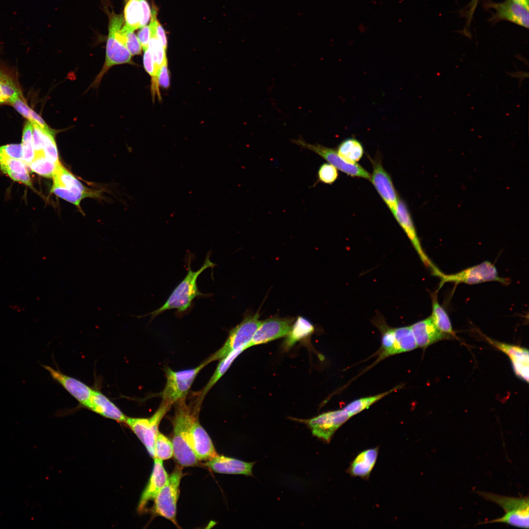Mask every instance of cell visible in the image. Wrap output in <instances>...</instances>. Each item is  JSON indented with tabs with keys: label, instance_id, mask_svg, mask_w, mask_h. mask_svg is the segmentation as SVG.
Instances as JSON below:
<instances>
[{
	"label": "cell",
	"instance_id": "cell-25",
	"mask_svg": "<svg viewBox=\"0 0 529 529\" xmlns=\"http://www.w3.org/2000/svg\"><path fill=\"white\" fill-rule=\"evenodd\" d=\"M26 164L22 160L0 158V170L14 181L31 187Z\"/></svg>",
	"mask_w": 529,
	"mask_h": 529
},
{
	"label": "cell",
	"instance_id": "cell-3",
	"mask_svg": "<svg viewBox=\"0 0 529 529\" xmlns=\"http://www.w3.org/2000/svg\"><path fill=\"white\" fill-rule=\"evenodd\" d=\"M485 500L501 507L505 511L504 516L480 524L505 523L513 527L529 528V497H512L486 492H478Z\"/></svg>",
	"mask_w": 529,
	"mask_h": 529
},
{
	"label": "cell",
	"instance_id": "cell-34",
	"mask_svg": "<svg viewBox=\"0 0 529 529\" xmlns=\"http://www.w3.org/2000/svg\"><path fill=\"white\" fill-rule=\"evenodd\" d=\"M395 389L396 388H394L388 391L374 396L363 397L354 400L346 405L343 409L345 411L350 417H352L362 411L364 409L368 408L371 405L389 394Z\"/></svg>",
	"mask_w": 529,
	"mask_h": 529
},
{
	"label": "cell",
	"instance_id": "cell-45",
	"mask_svg": "<svg viewBox=\"0 0 529 529\" xmlns=\"http://www.w3.org/2000/svg\"><path fill=\"white\" fill-rule=\"evenodd\" d=\"M12 106L23 117L30 121L31 120L30 110V108L20 97V96H16L9 101Z\"/></svg>",
	"mask_w": 529,
	"mask_h": 529
},
{
	"label": "cell",
	"instance_id": "cell-18",
	"mask_svg": "<svg viewBox=\"0 0 529 529\" xmlns=\"http://www.w3.org/2000/svg\"><path fill=\"white\" fill-rule=\"evenodd\" d=\"M495 348L505 353L511 361L514 372L521 380L529 382V350L522 347L497 341L485 337Z\"/></svg>",
	"mask_w": 529,
	"mask_h": 529
},
{
	"label": "cell",
	"instance_id": "cell-2",
	"mask_svg": "<svg viewBox=\"0 0 529 529\" xmlns=\"http://www.w3.org/2000/svg\"><path fill=\"white\" fill-rule=\"evenodd\" d=\"M174 404L175 413L172 420L174 457L183 467L196 466L199 461L190 448L188 439L190 428L199 415L200 408L196 406L192 409L186 404L185 400Z\"/></svg>",
	"mask_w": 529,
	"mask_h": 529
},
{
	"label": "cell",
	"instance_id": "cell-11",
	"mask_svg": "<svg viewBox=\"0 0 529 529\" xmlns=\"http://www.w3.org/2000/svg\"><path fill=\"white\" fill-rule=\"evenodd\" d=\"M292 142L295 144L316 153L334 166L337 169L351 177L362 178L370 180V173L362 166L357 163H349L340 157L335 149L322 145L311 144L302 138L294 139Z\"/></svg>",
	"mask_w": 529,
	"mask_h": 529
},
{
	"label": "cell",
	"instance_id": "cell-31",
	"mask_svg": "<svg viewBox=\"0 0 529 529\" xmlns=\"http://www.w3.org/2000/svg\"><path fill=\"white\" fill-rule=\"evenodd\" d=\"M396 354L413 350L418 347L410 326L394 328Z\"/></svg>",
	"mask_w": 529,
	"mask_h": 529
},
{
	"label": "cell",
	"instance_id": "cell-8",
	"mask_svg": "<svg viewBox=\"0 0 529 529\" xmlns=\"http://www.w3.org/2000/svg\"><path fill=\"white\" fill-rule=\"evenodd\" d=\"M171 405L161 402L155 412L147 418L127 417L126 424L145 446L150 456L155 458V441L161 420L169 410Z\"/></svg>",
	"mask_w": 529,
	"mask_h": 529
},
{
	"label": "cell",
	"instance_id": "cell-20",
	"mask_svg": "<svg viewBox=\"0 0 529 529\" xmlns=\"http://www.w3.org/2000/svg\"><path fill=\"white\" fill-rule=\"evenodd\" d=\"M42 366L49 372L53 380L60 384L80 404L86 407L93 389L81 381L65 375L58 369L46 365Z\"/></svg>",
	"mask_w": 529,
	"mask_h": 529
},
{
	"label": "cell",
	"instance_id": "cell-19",
	"mask_svg": "<svg viewBox=\"0 0 529 529\" xmlns=\"http://www.w3.org/2000/svg\"><path fill=\"white\" fill-rule=\"evenodd\" d=\"M168 475L165 469L163 460L154 458V464L148 481L143 491L138 506L139 513L144 512L148 503L154 500L166 483Z\"/></svg>",
	"mask_w": 529,
	"mask_h": 529
},
{
	"label": "cell",
	"instance_id": "cell-40",
	"mask_svg": "<svg viewBox=\"0 0 529 529\" xmlns=\"http://www.w3.org/2000/svg\"><path fill=\"white\" fill-rule=\"evenodd\" d=\"M120 31L124 37V46L131 55L140 54L142 48L139 40L134 33V31L127 28L124 24Z\"/></svg>",
	"mask_w": 529,
	"mask_h": 529
},
{
	"label": "cell",
	"instance_id": "cell-14",
	"mask_svg": "<svg viewBox=\"0 0 529 529\" xmlns=\"http://www.w3.org/2000/svg\"><path fill=\"white\" fill-rule=\"evenodd\" d=\"M293 320L292 318L271 317L262 321L245 349L287 336Z\"/></svg>",
	"mask_w": 529,
	"mask_h": 529
},
{
	"label": "cell",
	"instance_id": "cell-9",
	"mask_svg": "<svg viewBox=\"0 0 529 529\" xmlns=\"http://www.w3.org/2000/svg\"><path fill=\"white\" fill-rule=\"evenodd\" d=\"M439 278V288L449 282L470 285L489 281H498L505 285L509 283L508 279L499 276L495 265L488 261H484L456 273L445 274L443 273Z\"/></svg>",
	"mask_w": 529,
	"mask_h": 529
},
{
	"label": "cell",
	"instance_id": "cell-22",
	"mask_svg": "<svg viewBox=\"0 0 529 529\" xmlns=\"http://www.w3.org/2000/svg\"><path fill=\"white\" fill-rule=\"evenodd\" d=\"M418 347L426 348L450 337L442 333L435 325L431 316L410 326Z\"/></svg>",
	"mask_w": 529,
	"mask_h": 529
},
{
	"label": "cell",
	"instance_id": "cell-37",
	"mask_svg": "<svg viewBox=\"0 0 529 529\" xmlns=\"http://www.w3.org/2000/svg\"><path fill=\"white\" fill-rule=\"evenodd\" d=\"M154 449L155 458L159 459L167 460L173 456L172 441L160 432H158L155 439Z\"/></svg>",
	"mask_w": 529,
	"mask_h": 529
},
{
	"label": "cell",
	"instance_id": "cell-13",
	"mask_svg": "<svg viewBox=\"0 0 529 529\" xmlns=\"http://www.w3.org/2000/svg\"><path fill=\"white\" fill-rule=\"evenodd\" d=\"M371 162L373 169L370 180L393 215L399 197L392 179L384 168L379 157L371 159Z\"/></svg>",
	"mask_w": 529,
	"mask_h": 529
},
{
	"label": "cell",
	"instance_id": "cell-35",
	"mask_svg": "<svg viewBox=\"0 0 529 529\" xmlns=\"http://www.w3.org/2000/svg\"><path fill=\"white\" fill-rule=\"evenodd\" d=\"M33 125L27 120L24 126L22 146L23 148V160L27 165L32 161L34 158V152L32 144Z\"/></svg>",
	"mask_w": 529,
	"mask_h": 529
},
{
	"label": "cell",
	"instance_id": "cell-27",
	"mask_svg": "<svg viewBox=\"0 0 529 529\" xmlns=\"http://www.w3.org/2000/svg\"><path fill=\"white\" fill-rule=\"evenodd\" d=\"M245 349V346H241L233 350L227 356L220 360L215 371L208 383L202 390L198 400V404L200 405L205 396L217 383L221 377L225 373L234 361Z\"/></svg>",
	"mask_w": 529,
	"mask_h": 529
},
{
	"label": "cell",
	"instance_id": "cell-7",
	"mask_svg": "<svg viewBox=\"0 0 529 529\" xmlns=\"http://www.w3.org/2000/svg\"><path fill=\"white\" fill-rule=\"evenodd\" d=\"M262 322L259 320L258 313L246 315L239 324L230 331L222 346L206 360L209 363L220 360L239 347L246 346Z\"/></svg>",
	"mask_w": 529,
	"mask_h": 529
},
{
	"label": "cell",
	"instance_id": "cell-44",
	"mask_svg": "<svg viewBox=\"0 0 529 529\" xmlns=\"http://www.w3.org/2000/svg\"><path fill=\"white\" fill-rule=\"evenodd\" d=\"M33 125L32 144L34 152V157L45 155L44 144L41 131L38 125L31 122Z\"/></svg>",
	"mask_w": 529,
	"mask_h": 529
},
{
	"label": "cell",
	"instance_id": "cell-10",
	"mask_svg": "<svg viewBox=\"0 0 529 529\" xmlns=\"http://www.w3.org/2000/svg\"><path fill=\"white\" fill-rule=\"evenodd\" d=\"M350 417L342 409L324 412L308 419H292L306 424L313 436L329 443L337 430Z\"/></svg>",
	"mask_w": 529,
	"mask_h": 529
},
{
	"label": "cell",
	"instance_id": "cell-28",
	"mask_svg": "<svg viewBox=\"0 0 529 529\" xmlns=\"http://www.w3.org/2000/svg\"><path fill=\"white\" fill-rule=\"evenodd\" d=\"M432 313L431 316L435 325L442 333L456 337L447 313L438 302L436 293L432 294Z\"/></svg>",
	"mask_w": 529,
	"mask_h": 529
},
{
	"label": "cell",
	"instance_id": "cell-4",
	"mask_svg": "<svg viewBox=\"0 0 529 529\" xmlns=\"http://www.w3.org/2000/svg\"><path fill=\"white\" fill-rule=\"evenodd\" d=\"M52 178L51 192L78 208H80V202L83 199L100 196V192L87 188L61 163Z\"/></svg>",
	"mask_w": 529,
	"mask_h": 529
},
{
	"label": "cell",
	"instance_id": "cell-48",
	"mask_svg": "<svg viewBox=\"0 0 529 529\" xmlns=\"http://www.w3.org/2000/svg\"><path fill=\"white\" fill-rule=\"evenodd\" d=\"M142 8V19L140 28L147 25L151 18V10L146 0H139Z\"/></svg>",
	"mask_w": 529,
	"mask_h": 529
},
{
	"label": "cell",
	"instance_id": "cell-36",
	"mask_svg": "<svg viewBox=\"0 0 529 529\" xmlns=\"http://www.w3.org/2000/svg\"><path fill=\"white\" fill-rule=\"evenodd\" d=\"M151 36L148 44V49L150 51L157 71L163 65L168 63V59L165 50L160 41L155 36L154 30L151 24H149Z\"/></svg>",
	"mask_w": 529,
	"mask_h": 529
},
{
	"label": "cell",
	"instance_id": "cell-47",
	"mask_svg": "<svg viewBox=\"0 0 529 529\" xmlns=\"http://www.w3.org/2000/svg\"><path fill=\"white\" fill-rule=\"evenodd\" d=\"M157 81L159 86L168 88L169 86V76L168 63L161 66L157 72Z\"/></svg>",
	"mask_w": 529,
	"mask_h": 529
},
{
	"label": "cell",
	"instance_id": "cell-39",
	"mask_svg": "<svg viewBox=\"0 0 529 529\" xmlns=\"http://www.w3.org/2000/svg\"><path fill=\"white\" fill-rule=\"evenodd\" d=\"M143 64L145 71L150 75L152 78V91L153 94L157 93L159 98L160 97V94L159 89V85L157 81V72L154 62L151 53L148 49L144 51L143 56Z\"/></svg>",
	"mask_w": 529,
	"mask_h": 529
},
{
	"label": "cell",
	"instance_id": "cell-50",
	"mask_svg": "<svg viewBox=\"0 0 529 529\" xmlns=\"http://www.w3.org/2000/svg\"><path fill=\"white\" fill-rule=\"evenodd\" d=\"M478 2V0H472L469 4V9L467 10V12L468 23L470 22Z\"/></svg>",
	"mask_w": 529,
	"mask_h": 529
},
{
	"label": "cell",
	"instance_id": "cell-46",
	"mask_svg": "<svg viewBox=\"0 0 529 529\" xmlns=\"http://www.w3.org/2000/svg\"><path fill=\"white\" fill-rule=\"evenodd\" d=\"M138 33V38L144 51L148 48V44L151 36L149 25H146L140 28Z\"/></svg>",
	"mask_w": 529,
	"mask_h": 529
},
{
	"label": "cell",
	"instance_id": "cell-26",
	"mask_svg": "<svg viewBox=\"0 0 529 529\" xmlns=\"http://www.w3.org/2000/svg\"><path fill=\"white\" fill-rule=\"evenodd\" d=\"M314 330V326L309 320L303 316H298L287 335L283 343L284 349L289 350L297 342L309 337Z\"/></svg>",
	"mask_w": 529,
	"mask_h": 529
},
{
	"label": "cell",
	"instance_id": "cell-12",
	"mask_svg": "<svg viewBox=\"0 0 529 529\" xmlns=\"http://www.w3.org/2000/svg\"><path fill=\"white\" fill-rule=\"evenodd\" d=\"M393 216L407 235L423 263L431 270L433 274L439 277L443 272L433 264L424 251L407 206L400 197Z\"/></svg>",
	"mask_w": 529,
	"mask_h": 529
},
{
	"label": "cell",
	"instance_id": "cell-17",
	"mask_svg": "<svg viewBox=\"0 0 529 529\" xmlns=\"http://www.w3.org/2000/svg\"><path fill=\"white\" fill-rule=\"evenodd\" d=\"M188 443L199 461H208L218 455L211 438L200 424L198 416L190 428Z\"/></svg>",
	"mask_w": 529,
	"mask_h": 529
},
{
	"label": "cell",
	"instance_id": "cell-41",
	"mask_svg": "<svg viewBox=\"0 0 529 529\" xmlns=\"http://www.w3.org/2000/svg\"><path fill=\"white\" fill-rule=\"evenodd\" d=\"M0 90L8 102L11 99L19 96L20 91L15 83L8 75L0 71Z\"/></svg>",
	"mask_w": 529,
	"mask_h": 529
},
{
	"label": "cell",
	"instance_id": "cell-16",
	"mask_svg": "<svg viewBox=\"0 0 529 529\" xmlns=\"http://www.w3.org/2000/svg\"><path fill=\"white\" fill-rule=\"evenodd\" d=\"M131 57L132 55L128 49L116 38L113 31L108 28L105 61L102 70L93 83L92 86H97L104 74L112 66L131 63Z\"/></svg>",
	"mask_w": 529,
	"mask_h": 529
},
{
	"label": "cell",
	"instance_id": "cell-23",
	"mask_svg": "<svg viewBox=\"0 0 529 529\" xmlns=\"http://www.w3.org/2000/svg\"><path fill=\"white\" fill-rule=\"evenodd\" d=\"M85 407L101 416L118 422H125L127 418L115 404L98 391H93Z\"/></svg>",
	"mask_w": 529,
	"mask_h": 529
},
{
	"label": "cell",
	"instance_id": "cell-5",
	"mask_svg": "<svg viewBox=\"0 0 529 529\" xmlns=\"http://www.w3.org/2000/svg\"><path fill=\"white\" fill-rule=\"evenodd\" d=\"M183 467L176 466L168 481L154 500L153 515L161 516L180 528L176 520L177 503L180 494V484L183 476Z\"/></svg>",
	"mask_w": 529,
	"mask_h": 529
},
{
	"label": "cell",
	"instance_id": "cell-38",
	"mask_svg": "<svg viewBox=\"0 0 529 529\" xmlns=\"http://www.w3.org/2000/svg\"><path fill=\"white\" fill-rule=\"evenodd\" d=\"M39 128L42 137L46 157L54 163H59L58 150L54 139V131L51 129L47 130L42 129L39 127Z\"/></svg>",
	"mask_w": 529,
	"mask_h": 529
},
{
	"label": "cell",
	"instance_id": "cell-42",
	"mask_svg": "<svg viewBox=\"0 0 529 529\" xmlns=\"http://www.w3.org/2000/svg\"><path fill=\"white\" fill-rule=\"evenodd\" d=\"M337 169L329 163L322 164L317 172L318 181L326 184H332L337 179Z\"/></svg>",
	"mask_w": 529,
	"mask_h": 529
},
{
	"label": "cell",
	"instance_id": "cell-15",
	"mask_svg": "<svg viewBox=\"0 0 529 529\" xmlns=\"http://www.w3.org/2000/svg\"><path fill=\"white\" fill-rule=\"evenodd\" d=\"M485 6L494 9L495 13L491 18L494 23L505 20L527 28L529 27V10L519 3L511 0L500 3L489 0L485 3Z\"/></svg>",
	"mask_w": 529,
	"mask_h": 529
},
{
	"label": "cell",
	"instance_id": "cell-52",
	"mask_svg": "<svg viewBox=\"0 0 529 529\" xmlns=\"http://www.w3.org/2000/svg\"><path fill=\"white\" fill-rule=\"evenodd\" d=\"M8 102L7 98L3 96L0 90V103Z\"/></svg>",
	"mask_w": 529,
	"mask_h": 529
},
{
	"label": "cell",
	"instance_id": "cell-30",
	"mask_svg": "<svg viewBox=\"0 0 529 529\" xmlns=\"http://www.w3.org/2000/svg\"><path fill=\"white\" fill-rule=\"evenodd\" d=\"M376 325L382 333V344L380 353L378 360H382L386 357L396 354L395 339L394 328L388 326L380 318Z\"/></svg>",
	"mask_w": 529,
	"mask_h": 529
},
{
	"label": "cell",
	"instance_id": "cell-1",
	"mask_svg": "<svg viewBox=\"0 0 529 529\" xmlns=\"http://www.w3.org/2000/svg\"><path fill=\"white\" fill-rule=\"evenodd\" d=\"M191 259L188 265V271L185 277L176 287L165 303L160 308L147 314L142 316L151 315V320L162 314L164 312L171 309L176 310L177 316H181L188 313L192 308V303L197 297L207 296L209 294L201 292L198 289L197 280L200 274L208 268H213L216 264L210 259L207 254L201 267L196 271H193L191 267Z\"/></svg>",
	"mask_w": 529,
	"mask_h": 529
},
{
	"label": "cell",
	"instance_id": "cell-51",
	"mask_svg": "<svg viewBox=\"0 0 529 529\" xmlns=\"http://www.w3.org/2000/svg\"><path fill=\"white\" fill-rule=\"evenodd\" d=\"M517 3H519L529 10V0H511Z\"/></svg>",
	"mask_w": 529,
	"mask_h": 529
},
{
	"label": "cell",
	"instance_id": "cell-49",
	"mask_svg": "<svg viewBox=\"0 0 529 529\" xmlns=\"http://www.w3.org/2000/svg\"><path fill=\"white\" fill-rule=\"evenodd\" d=\"M31 120L29 121L36 123L41 129L44 130L51 129L43 119L32 109L30 110Z\"/></svg>",
	"mask_w": 529,
	"mask_h": 529
},
{
	"label": "cell",
	"instance_id": "cell-43",
	"mask_svg": "<svg viewBox=\"0 0 529 529\" xmlns=\"http://www.w3.org/2000/svg\"><path fill=\"white\" fill-rule=\"evenodd\" d=\"M0 158L23 159L22 144H10L0 146Z\"/></svg>",
	"mask_w": 529,
	"mask_h": 529
},
{
	"label": "cell",
	"instance_id": "cell-29",
	"mask_svg": "<svg viewBox=\"0 0 529 529\" xmlns=\"http://www.w3.org/2000/svg\"><path fill=\"white\" fill-rule=\"evenodd\" d=\"M338 154L351 163H357L362 157L364 149L361 143L355 138H347L338 145Z\"/></svg>",
	"mask_w": 529,
	"mask_h": 529
},
{
	"label": "cell",
	"instance_id": "cell-32",
	"mask_svg": "<svg viewBox=\"0 0 529 529\" xmlns=\"http://www.w3.org/2000/svg\"><path fill=\"white\" fill-rule=\"evenodd\" d=\"M123 18L124 25L127 28L133 31L140 28L142 8L139 0H126Z\"/></svg>",
	"mask_w": 529,
	"mask_h": 529
},
{
	"label": "cell",
	"instance_id": "cell-33",
	"mask_svg": "<svg viewBox=\"0 0 529 529\" xmlns=\"http://www.w3.org/2000/svg\"><path fill=\"white\" fill-rule=\"evenodd\" d=\"M60 163H54L43 155L35 157L28 166L32 172L43 177L52 178Z\"/></svg>",
	"mask_w": 529,
	"mask_h": 529
},
{
	"label": "cell",
	"instance_id": "cell-6",
	"mask_svg": "<svg viewBox=\"0 0 529 529\" xmlns=\"http://www.w3.org/2000/svg\"><path fill=\"white\" fill-rule=\"evenodd\" d=\"M208 364L205 360L193 368L176 371L166 368V383L162 392V402L172 406L184 400L197 375Z\"/></svg>",
	"mask_w": 529,
	"mask_h": 529
},
{
	"label": "cell",
	"instance_id": "cell-24",
	"mask_svg": "<svg viewBox=\"0 0 529 529\" xmlns=\"http://www.w3.org/2000/svg\"><path fill=\"white\" fill-rule=\"evenodd\" d=\"M379 448L364 450L359 454L351 462L348 473L352 477L363 479L369 478L378 457Z\"/></svg>",
	"mask_w": 529,
	"mask_h": 529
},
{
	"label": "cell",
	"instance_id": "cell-21",
	"mask_svg": "<svg viewBox=\"0 0 529 529\" xmlns=\"http://www.w3.org/2000/svg\"><path fill=\"white\" fill-rule=\"evenodd\" d=\"M255 463L218 455L207 461L204 465L217 473L253 477V468Z\"/></svg>",
	"mask_w": 529,
	"mask_h": 529
}]
</instances>
